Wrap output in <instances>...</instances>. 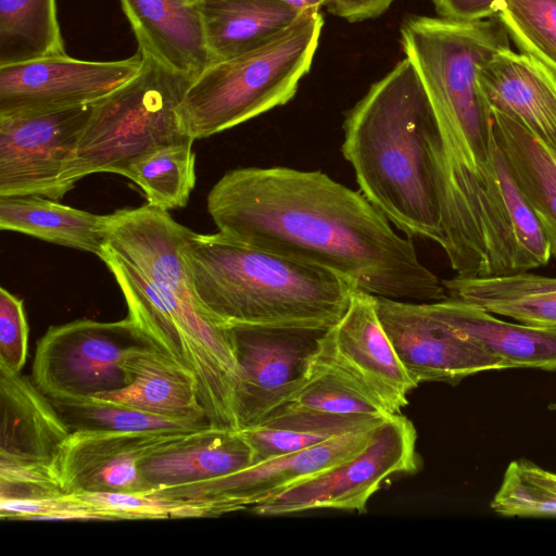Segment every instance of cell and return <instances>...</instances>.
Listing matches in <instances>:
<instances>
[{"label":"cell","instance_id":"7a4b0ae2","mask_svg":"<svg viewBox=\"0 0 556 556\" xmlns=\"http://www.w3.org/2000/svg\"><path fill=\"white\" fill-rule=\"evenodd\" d=\"M342 154L362 193L408 237L441 248L451 191L440 127L407 59L374 83L346 113Z\"/></svg>","mask_w":556,"mask_h":556},{"label":"cell","instance_id":"ba28073f","mask_svg":"<svg viewBox=\"0 0 556 556\" xmlns=\"http://www.w3.org/2000/svg\"><path fill=\"white\" fill-rule=\"evenodd\" d=\"M143 345L151 344L128 317L51 326L37 342L30 378L51 401L118 390L128 384L126 357Z\"/></svg>","mask_w":556,"mask_h":556},{"label":"cell","instance_id":"7c38bea8","mask_svg":"<svg viewBox=\"0 0 556 556\" xmlns=\"http://www.w3.org/2000/svg\"><path fill=\"white\" fill-rule=\"evenodd\" d=\"M142 53L118 61L47 56L0 66V117L49 112L98 101L130 80Z\"/></svg>","mask_w":556,"mask_h":556},{"label":"cell","instance_id":"44dd1931","mask_svg":"<svg viewBox=\"0 0 556 556\" xmlns=\"http://www.w3.org/2000/svg\"><path fill=\"white\" fill-rule=\"evenodd\" d=\"M426 303L437 318L498 358L505 369L556 371V329L505 321L448 296Z\"/></svg>","mask_w":556,"mask_h":556},{"label":"cell","instance_id":"ac0fdd59","mask_svg":"<svg viewBox=\"0 0 556 556\" xmlns=\"http://www.w3.org/2000/svg\"><path fill=\"white\" fill-rule=\"evenodd\" d=\"M0 463L53 468L72 430L31 378L0 370Z\"/></svg>","mask_w":556,"mask_h":556},{"label":"cell","instance_id":"836d02e7","mask_svg":"<svg viewBox=\"0 0 556 556\" xmlns=\"http://www.w3.org/2000/svg\"><path fill=\"white\" fill-rule=\"evenodd\" d=\"M28 333L23 300L0 288V370L21 374L28 355Z\"/></svg>","mask_w":556,"mask_h":556},{"label":"cell","instance_id":"30bf717a","mask_svg":"<svg viewBox=\"0 0 556 556\" xmlns=\"http://www.w3.org/2000/svg\"><path fill=\"white\" fill-rule=\"evenodd\" d=\"M92 103L0 117V197H64L65 176Z\"/></svg>","mask_w":556,"mask_h":556},{"label":"cell","instance_id":"5bb4252c","mask_svg":"<svg viewBox=\"0 0 556 556\" xmlns=\"http://www.w3.org/2000/svg\"><path fill=\"white\" fill-rule=\"evenodd\" d=\"M189 431L71 432L53 470L64 493L148 491L139 465L156 447Z\"/></svg>","mask_w":556,"mask_h":556},{"label":"cell","instance_id":"d590c367","mask_svg":"<svg viewBox=\"0 0 556 556\" xmlns=\"http://www.w3.org/2000/svg\"><path fill=\"white\" fill-rule=\"evenodd\" d=\"M63 494L52 467L0 463V500H37Z\"/></svg>","mask_w":556,"mask_h":556},{"label":"cell","instance_id":"1f68e13d","mask_svg":"<svg viewBox=\"0 0 556 556\" xmlns=\"http://www.w3.org/2000/svg\"><path fill=\"white\" fill-rule=\"evenodd\" d=\"M490 507L504 517H556V472L525 458L510 462Z\"/></svg>","mask_w":556,"mask_h":556},{"label":"cell","instance_id":"6da1fadb","mask_svg":"<svg viewBox=\"0 0 556 556\" xmlns=\"http://www.w3.org/2000/svg\"><path fill=\"white\" fill-rule=\"evenodd\" d=\"M206 204L224 236L330 270L357 290L412 302L447 298L414 243L363 193L320 170L231 169Z\"/></svg>","mask_w":556,"mask_h":556},{"label":"cell","instance_id":"9c48e42d","mask_svg":"<svg viewBox=\"0 0 556 556\" xmlns=\"http://www.w3.org/2000/svg\"><path fill=\"white\" fill-rule=\"evenodd\" d=\"M226 327L238 365L233 403L240 430L264 421L304 384L327 329Z\"/></svg>","mask_w":556,"mask_h":556},{"label":"cell","instance_id":"4fadbf2b","mask_svg":"<svg viewBox=\"0 0 556 556\" xmlns=\"http://www.w3.org/2000/svg\"><path fill=\"white\" fill-rule=\"evenodd\" d=\"M377 312L400 361L420 382L456 384L503 363L472 340L437 318L426 302L376 296Z\"/></svg>","mask_w":556,"mask_h":556},{"label":"cell","instance_id":"f546056e","mask_svg":"<svg viewBox=\"0 0 556 556\" xmlns=\"http://www.w3.org/2000/svg\"><path fill=\"white\" fill-rule=\"evenodd\" d=\"M278 409L376 419L392 415L348 377L313 359L304 384Z\"/></svg>","mask_w":556,"mask_h":556},{"label":"cell","instance_id":"2e32d148","mask_svg":"<svg viewBox=\"0 0 556 556\" xmlns=\"http://www.w3.org/2000/svg\"><path fill=\"white\" fill-rule=\"evenodd\" d=\"M478 84L490 111L520 123L556 160V76L548 68L505 48L480 67Z\"/></svg>","mask_w":556,"mask_h":556},{"label":"cell","instance_id":"f1b7e54d","mask_svg":"<svg viewBox=\"0 0 556 556\" xmlns=\"http://www.w3.org/2000/svg\"><path fill=\"white\" fill-rule=\"evenodd\" d=\"M71 495L99 511L103 520L211 518L229 514L217 502L179 498L155 489L141 492H80Z\"/></svg>","mask_w":556,"mask_h":556},{"label":"cell","instance_id":"7402d4cb","mask_svg":"<svg viewBox=\"0 0 556 556\" xmlns=\"http://www.w3.org/2000/svg\"><path fill=\"white\" fill-rule=\"evenodd\" d=\"M447 296L529 326L556 329V277L531 270L442 280Z\"/></svg>","mask_w":556,"mask_h":556},{"label":"cell","instance_id":"f35d334b","mask_svg":"<svg viewBox=\"0 0 556 556\" xmlns=\"http://www.w3.org/2000/svg\"><path fill=\"white\" fill-rule=\"evenodd\" d=\"M300 12L308 10H320L321 7L326 5V0H279Z\"/></svg>","mask_w":556,"mask_h":556},{"label":"cell","instance_id":"4dcf8cb0","mask_svg":"<svg viewBox=\"0 0 556 556\" xmlns=\"http://www.w3.org/2000/svg\"><path fill=\"white\" fill-rule=\"evenodd\" d=\"M72 431L101 429L125 432L193 431L208 427L175 419L94 396L51 401Z\"/></svg>","mask_w":556,"mask_h":556},{"label":"cell","instance_id":"e575fe53","mask_svg":"<svg viewBox=\"0 0 556 556\" xmlns=\"http://www.w3.org/2000/svg\"><path fill=\"white\" fill-rule=\"evenodd\" d=\"M0 517L8 520H103L99 511L67 493L37 500H0Z\"/></svg>","mask_w":556,"mask_h":556},{"label":"cell","instance_id":"d4e9b609","mask_svg":"<svg viewBox=\"0 0 556 556\" xmlns=\"http://www.w3.org/2000/svg\"><path fill=\"white\" fill-rule=\"evenodd\" d=\"M109 215L93 214L42 195L0 197V229L102 256Z\"/></svg>","mask_w":556,"mask_h":556},{"label":"cell","instance_id":"603a6c76","mask_svg":"<svg viewBox=\"0 0 556 556\" xmlns=\"http://www.w3.org/2000/svg\"><path fill=\"white\" fill-rule=\"evenodd\" d=\"M210 62L251 51L290 27L302 12L279 0H199Z\"/></svg>","mask_w":556,"mask_h":556},{"label":"cell","instance_id":"8d00e7d4","mask_svg":"<svg viewBox=\"0 0 556 556\" xmlns=\"http://www.w3.org/2000/svg\"><path fill=\"white\" fill-rule=\"evenodd\" d=\"M500 1L501 0H432L440 17L462 22H476L494 17Z\"/></svg>","mask_w":556,"mask_h":556},{"label":"cell","instance_id":"74e56055","mask_svg":"<svg viewBox=\"0 0 556 556\" xmlns=\"http://www.w3.org/2000/svg\"><path fill=\"white\" fill-rule=\"evenodd\" d=\"M394 0H326L328 11L349 22L375 18L386 12Z\"/></svg>","mask_w":556,"mask_h":556},{"label":"cell","instance_id":"3957f363","mask_svg":"<svg viewBox=\"0 0 556 556\" xmlns=\"http://www.w3.org/2000/svg\"><path fill=\"white\" fill-rule=\"evenodd\" d=\"M401 38L440 127L454 213L484 222L501 205V151L478 74L496 52L509 48L508 34L497 17L413 16L403 23Z\"/></svg>","mask_w":556,"mask_h":556},{"label":"cell","instance_id":"277c9868","mask_svg":"<svg viewBox=\"0 0 556 556\" xmlns=\"http://www.w3.org/2000/svg\"><path fill=\"white\" fill-rule=\"evenodd\" d=\"M184 257L198 300L223 326L328 329L357 290L330 270L220 232L192 231Z\"/></svg>","mask_w":556,"mask_h":556},{"label":"cell","instance_id":"83f0119b","mask_svg":"<svg viewBox=\"0 0 556 556\" xmlns=\"http://www.w3.org/2000/svg\"><path fill=\"white\" fill-rule=\"evenodd\" d=\"M192 143L164 146L132 163L123 176L143 191L148 204L165 211L185 207L195 185Z\"/></svg>","mask_w":556,"mask_h":556},{"label":"cell","instance_id":"5b68a950","mask_svg":"<svg viewBox=\"0 0 556 556\" xmlns=\"http://www.w3.org/2000/svg\"><path fill=\"white\" fill-rule=\"evenodd\" d=\"M323 25L320 10L304 11L268 42L210 64L177 108L184 132L211 137L289 102L311 68Z\"/></svg>","mask_w":556,"mask_h":556},{"label":"cell","instance_id":"8fae6325","mask_svg":"<svg viewBox=\"0 0 556 556\" xmlns=\"http://www.w3.org/2000/svg\"><path fill=\"white\" fill-rule=\"evenodd\" d=\"M313 361L348 377L390 414L401 413L417 387L383 329L376 296L361 290L321 336Z\"/></svg>","mask_w":556,"mask_h":556},{"label":"cell","instance_id":"8992f818","mask_svg":"<svg viewBox=\"0 0 556 556\" xmlns=\"http://www.w3.org/2000/svg\"><path fill=\"white\" fill-rule=\"evenodd\" d=\"M142 56L141 68L130 80L92 103L65 176L67 192L85 176L123 175L164 146L193 140L184 132L177 114L192 80Z\"/></svg>","mask_w":556,"mask_h":556},{"label":"cell","instance_id":"d6a6232c","mask_svg":"<svg viewBox=\"0 0 556 556\" xmlns=\"http://www.w3.org/2000/svg\"><path fill=\"white\" fill-rule=\"evenodd\" d=\"M495 16L522 53L556 76V0H501Z\"/></svg>","mask_w":556,"mask_h":556},{"label":"cell","instance_id":"4316f807","mask_svg":"<svg viewBox=\"0 0 556 556\" xmlns=\"http://www.w3.org/2000/svg\"><path fill=\"white\" fill-rule=\"evenodd\" d=\"M65 54L56 0H0V66Z\"/></svg>","mask_w":556,"mask_h":556},{"label":"cell","instance_id":"9a60e30c","mask_svg":"<svg viewBox=\"0 0 556 556\" xmlns=\"http://www.w3.org/2000/svg\"><path fill=\"white\" fill-rule=\"evenodd\" d=\"M378 425L332 438L299 452L257 463L227 476L155 490L179 498L217 502L229 513L247 510L292 483L320 472L359 452L370 441Z\"/></svg>","mask_w":556,"mask_h":556},{"label":"cell","instance_id":"e0dca14e","mask_svg":"<svg viewBox=\"0 0 556 556\" xmlns=\"http://www.w3.org/2000/svg\"><path fill=\"white\" fill-rule=\"evenodd\" d=\"M254 465V453L240 430L208 426L185 432L140 463L148 490L212 480Z\"/></svg>","mask_w":556,"mask_h":556},{"label":"cell","instance_id":"52a82bcc","mask_svg":"<svg viewBox=\"0 0 556 556\" xmlns=\"http://www.w3.org/2000/svg\"><path fill=\"white\" fill-rule=\"evenodd\" d=\"M417 432L401 413L387 417L359 452L263 500L249 510L282 516L311 509L363 514L369 498L389 478L412 475L421 467Z\"/></svg>","mask_w":556,"mask_h":556},{"label":"cell","instance_id":"d6986e66","mask_svg":"<svg viewBox=\"0 0 556 556\" xmlns=\"http://www.w3.org/2000/svg\"><path fill=\"white\" fill-rule=\"evenodd\" d=\"M138 50L190 80L210 64L199 0H119Z\"/></svg>","mask_w":556,"mask_h":556},{"label":"cell","instance_id":"ffe728a7","mask_svg":"<svg viewBox=\"0 0 556 556\" xmlns=\"http://www.w3.org/2000/svg\"><path fill=\"white\" fill-rule=\"evenodd\" d=\"M128 384L94 397L175 419L210 424L194 374L168 354L143 345L126 357Z\"/></svg>","mask_w":556,"mask_h":556},{"label":"cell","instance_id":"cb8c5ba5","mask_svg":"<svg viewBox=\"0 0 556 556\" xmlns=\"http://www.w3.org/2000/svg\"><path fill=\"white\" fill-rule=\"evenodd\" d=\"M491 114L507 169L556 257V160L520 123L497 111Z\"/></svg>","mask_w":556,"mask_h":556},{"label":"cell","instance_id":"484cf974","mask_svg":"<svg viewBox=\"0 0 556 556\" xmlns=\"http://www.w3.org/2000/svg\"><path fill=\"white\" fill-rule=\"evenodd\" d=\"M384 419L278 409L261 424L240 431L253 450L255 465L376 426Z\"/></svg>","mask_w":556,"mask_h":556}]
</instances>
